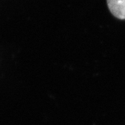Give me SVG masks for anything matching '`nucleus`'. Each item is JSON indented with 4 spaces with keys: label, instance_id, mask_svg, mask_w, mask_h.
I'll return each mask as SVG.
<instances>
[{
    "label": "nucleus",
    "instance_id": "f257e3e1",
    "mask_svg": "<svg viewBox=\"0 0 125 125\" xmlns=\"http://www.w3.org/2000/svg\"><path fill=\"white\" fill-rule=\"evenodd\" d=\"M112 15L117 19L125 20V0H107Z\"/></svg>",
    "mask_w": 125,
    "mask_h": 125
}]
</instances>
